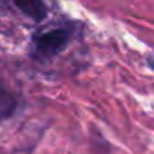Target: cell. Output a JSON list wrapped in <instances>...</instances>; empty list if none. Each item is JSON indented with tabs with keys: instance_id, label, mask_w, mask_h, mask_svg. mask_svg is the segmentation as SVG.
<instances>
[{
	"instance_id": "6da1fadb",
	"label": "cell",
	"mask_w": 154,
	"mask_h": 154,
	"mask_svg": "<svg viewBox=\"0 0 154 154\" xmlns=\"http://www.w3.org/2000/svg\"><path fill=\"white\" fill-rule=\"evenodd\" d=\"M70 32L63 27L51 29L48 32L35 35L32 41V50L35 58L50 60L57 57L60 52L66 50L67 44L70 42Z\"/></svg>"
},
{
	"instance_id": "7a4b0ae2",
	"label": "cell",
	"mask_w": 154,
	"mask_h": 154,
	"mask_svg": "<svg viewBox=\"0 0 154 154\" xmlns=\"http://www.w3.org/2000/svg\"><path fill=\"white\" fill-rule=\"evenodd\" d=\"M24 15L35 21H42L48 15V8L44 0H11Z\"/></svg>"
},
{
	"instance_id": "3957f363",
	"label": "cell",
	"mask_w": 154,
	"mask_h": 154,
	"mask_svg": "<svg viewBox=\"0 0 154 154\" xmlns=\"http://www.w3.org/2000/svg\"><path fill=\"white\" fill-rule=\"evenodd\" d=\"M17 109L15 94L6 88V85L0 81V121L9 118Z\"/></svg>"
},
{
	"instance_id": "277c9868",
	"label": "cell",
	"mask_w": 154,
	"mask_h": 154,
	"mask_svg": "<svg viewBox=\"0 0 154 154\" xmlns=\"http://www.w3.org/2000/svg\"><path fill=\"white\" fill-rule=\"evenodd\" d=\"M147 61H148V64H150V66L154 69V55H150V57L147 58Z\"/></svg>"
}]
</instances>
